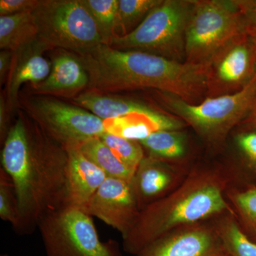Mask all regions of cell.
<instances>
[{
    "label": "cell",
    "mask_w": 256,
    "mask_h": 256,
    "mask_svg": "<svg viewBox=\"0 0 256 256\" xmlns=\"http://www.w3.org/2000/svg\"><path fill=\"white\" fill-rule=\"evenodd\" d=\"M88 86L101 90L152 88L190 104L206 98L205 68L146 52L98 45L80 54Z\"/></svg>",
    "instance_id": "7a4b0ae2"
},
{
    "label": "cell",
    "mask_w": 256,
    "mask_h": 256,
    "mask_svg": "<svg viewBox=\"0 0 256 256\" xmlns=\"http://www.w3.org/2000/svg\"><path fill=\"white\" fill-rule=\"evenodd\" d=\"M256 74V43L244 34L229 42L205 66L206 98L240 92Z\"/></svg>",
    "instance_id": "30bf717a"
},
{
    "label": "cell",
    "mask_w": 256,
    "mask_h": 256,
    "mask_svg": "<svg viewBox=\"0 0 256 256\" xmlns=\"http://www.w3.org/2000/svg\"><path fill=\"white\" fill-rule=\"evenodd\" d=\"M100 139L108 146L114 156L131 169L137 171L144 159V148L138 141L130 140L107 132Z\"/></svg>",
    "instance_id": "484cf974"
},
{
    "label": "cell",
    "mask_w": 256,
    "mask_h": 256,
    "mask_svg": "<svg viewBox=\"0 0 256 256\" xmlns=\"http://www.w3.org/2000/svg\"><path fill=\"white\" fill-rule=\"evenodd\" d=\"M137 256H230L217 232L198 226L170 233Z\"/></svg>",
    "instance_id": "7c38bea8"
},
{
    "label": "cell",
    "mask_w": 256,
    "mask_h": 256,
    "mask_svg": "<svg viewBox=\"0 0 256 256\" xmlns=\"http://www.w3.org/2000/svg\"><path fill=\"white\" fill-rule=\"evenodd\" d=\"M52 66L48 60L40 54L28 56L18 64L10 78L8 87V97L12 105L15 104L18 90L22 84L30 82L38 84L50 76Z\"/></svg>",
    "instance_id": "ffe728a7"
},
{
    "label": "cell",
    "mask_w": 256,
    "mask_h": 256,
    "mask_svg": "<svg viewBox=\"0 0 256 256\" xmlns=\"http://www.w3.org/2000/svg\"><path fill=\"white\" fill-rule=\"evenodd\" d=\"M88 159L102 170L108 178H120L132 182L136 171L118 159L100 138H94L78 146Z\"/></svg>",
    "instance_id": "d6986e66"
},
{
    "label": "cell",
    "mask_w": 256,
    "mask_h": 256,
    "mask_svg": "<svg viewBox=\"0 0 256 256\" xmlns=\"http://www.w3.org/2000/svg\"><path fill=\"white\" fill-rule=\"evenodd\" d=\"M2 165L18 198V234L33 233L47 216L70 206L68 153L35 121L18 118L10 128Z\"/></svg>",
    "instance_id": "6da1fadb"
},
{
    "label": "cell",
    "mask_w": 256,
    "mask_h": 256,
    "mask_svg": "<svg viewBox=\"0 0 256 256\" xmlns=\"http://www.w3.org/2000/svg\"><path fill=\"white\" fill-rule=\"evenodd\" d=\"M11 62V54L9 53V50H4L0 54V77H1V82H2V78H4L5 74L8 72V69Z\"/></svg>",
    "instance_id": "4dcf8cb0"
},
{
    "label": "cell",
    "mask_w": 256,
    "mask_h": 256,
    "mask_svg": "<svg viewBox=\"0 0 256 256\" xmlns=\"http://www.w3.org/2000/svg\"><path fill=\"white\" fill-rule=\"evenodd\" d=\"M246 33L236 0H194L185 36V63L205 68L222 48Z\"/></svg>",
    "instance_id": "8992f818"
},
{
    "label": "cell",
    "mask_w": 256,
    "mask_h": 256,
    "mask_svg": "<svg viewBox=\"0 0 256 256\" xmlns=\"http://www.w3.org/2000/svg\"><path fill=\"white\" fill-rule=\"evenodd\" d=\"M88 84V75L80 60L64 53L54 58L50 76L43 82L34 84L33 88L42 92H66Z\"/></svg>",
    "instance_id": "2e32d148"
},
{
    "label": "cell",
    "mask_w": 256,
    "mask_h": 256,
    "mask_svg": "<svg viewBox=\"0 0 256 256\" xmlns=\"http://www.w3.org/2000/svg\"><path fill=\"white\" fill-rule=\"evenodd\" d=\"M92 217L74 206L45 217L38 228L46 256H122L118 242L100 240Z\"/></svg>",
    "instance_id": "ba28073f"
},
{
    "label": "cell",
    "mask_w": 256,
    "mask_h": 256,
    "mask_svg": "<svg viewBox=\"0 0 256 256\" xmlns=\"http://www.w3.org/2000/svg\"><path fill=\"white\" fill-rule=\"evenodd\" d=\"M37 37L32 12L0 16V47L2 50H20Z\"/></svg>",
    "instance_id": "ac0fdd59"
},
{
    "label": "cell",
    "mask_w": 256,
    "mask_h": 256,
    "mask_svg": "<svg viewBox=\"0 0 256 256\" xmlns=\"http://www.w3.org/2000/svg\"><path fill=\"white\" fill-rule=\"evenodd\" d=\"M140 142L150 156L161 161L178 159L186 152L184 137L178 130L158 131Z\"/></svg>",
    "instance_id": "44dd1931"
},
{
    "label": "cell",
    "mask_w": 256,
    "mask_h": 256,
    "mask_svg": "<svg viewBox=\"0 0 256 256\" xmlns=\"http://www.w3.org/2000/svg\"><path fill=\"white\" fill-rule=\"evenodd\" d=\"M68 156V192L70 206L84 208L108 178L90 161L77 146H66Z\"/></svg>",
    "instance_id": "4fadbf2b"
},
{
    "label": "cell",
    "mask_w": 256,
    "mask_h": 256,
    "mask_svg": "<svg viewBox=\"0 0 256 256\" xmlns=\"http://www.w3.org/2000/svg\"><path fill=\"white\" fill-rule=\"evenodd\" d=\"M239 133L236 138L237 146L246 159L254 165H256V129Z\"/></svg>",
    "instance_id": "83f0119b"
},
{
    "label": "cell",
    "mask_w": 256,
    "mask_h": 256,
    "mask_svg": "<svg viewBox=\"0 0 256 256\" xmlns=\"http://www.w3.org/2000/svg\"><path fill=\"white\" fill-rule=\"evenodd\" d=\"M216 232L229 256H256V242L250 240L232 218L220 224Z\"/></svg>",
    "instance_id": "d4e9b609"
},
{
    "label": "cell",
    "mask_w": 256,
    "mask_h": 256,
    "mask_svg": "<svg viewBox=\"0 0 256 256\" xmlns=\"http://www.w3.org/2000/svg\"><path fill=\"white\" fill-rule=\"evenodd\" d=\"M95 20L104 44L116 36L119 0H82Z\"/></svg>",
    "instance_id": "603a6c76"
},
{
    "label": "cell",
    "mask_w": 256,
    "mask_h": 256,
    "mask_svg": "<svg viewBox=\"0 0 256 256\" xmlns=\"http://www.w3.org/2000/svg\"><path fill=\"white\" fill-rule=\"evenodd\" d=\"M32 14L37 38L48 46L80 55L104 44L95 20L82 0H44Z\"/></svg>",
    "instance_id": "52a82bcc"
},
{
    "label": "cell",
    "mask_w": 256,
    "mask_h": 256,
    "mask_svg": "<svg viewBox=\"0 0 256 256\" xmlns=\"http://www.w3.org/2000/svg\"><path fill=\"white\" fill-rule=\"evenodd\" d=\"M194 0H162L137 28L112 38L116 50L146 52L185 62V36Z\"/></svg>",
    "instance_id": "277c9868"
},
{
    "label": "cell",
    "mask_w": 256,
    "mask_h": 256,
    "mask_svg": "<svg viewBox=\"0 0 256 256\" xmlns=\"http://www.w3.org/2000/svg\"><path fill=\"white\" fill-rule=\"evenodd\" d=\"M244 18L246 32L256 43V0H236Z\"/></svg>",
    "instance_id": "f1b7e54d"
},
{
    "label": "cell",
    "mask_w": 256,
    "mask_h": 256,
    "mask_svg": "<svg viewBox=\"0 0 256 256\" xmlns=\"http://www.w3.org/2000/svg\"><path fill=\"white\" fill-rule=\"evenodd\" d=\"M0 217L11 224L15 230L18 228L20 217L16 192L11 178L2 168L0 172Z\"/></svg>",
    "instance_id": "4316f807"
},
{
    "label": "cell",
    "mask_w": 256,
    "mask_h": 256,
    "mask_svg": "<svg viewBox=\"0 0 256 256\" xmlns=\"http://www.w3.org/2000/svg\"><path fill=\"white\" fill-rule=\"evenodd\" d=\"M229 196L242 232L256 242V188L232 192Z\"/></svg>",
    "instance_id": "cb8c5ba5"
},
{
    "label": "cell",
    "mask_w": 256,
    "mask_h": 256,
    "mask_svg": "<svg viewBox=\"0 0 256 256\" xmlns=\"http://www.w3.org/2000/svg\"></svg>",
    "instance_id": "d6a6232c"
},
{
    "label": "cell",
    "mask_w": 256,
    "mask_h": 256,
    "mask_svg": "<svg viewBox=\"0 0 256 256\" xmlns=\"http://www.w3.org/2000/svg\"><path fill=\"white\" fill-rule=\"evenodd\" d=\"M42 1L38 0H1L0 14L10 15L22 12H33Z\"/></svg>",
    "instance_id": "f546056e"
},
{
    "label": "cell",
    "mask_w": 256,
    "mask_h": 256,
    "mask_svg": "<svg viewBox=\"0 0 256 256\" xmlns=\"http://www.w3.org/2000/svg\"><path fill=\"white\" fill-rule=\"evenodd\" d=\"M158 94L160 102L170 112L191 126L204 139L220 143L232 128L248 117L256 99V74L240 92L206 98L198 104H188L166 92Z\"/></svg>",
    "instance_id": "5b68a950"
},
{
    "label": "cell",
    "mask_w": 256,
    "mask_h": 256,
    "mask_svg": "<svg viewBox=\"0 0 256 256\" xmlns=\"http://www.w3.org/2000/svg\"><path fill=\"white\" fill-rule=\"evenodd\" d=\"M225 182L212 172L192 174L180 188L144 207L130 232L122 238L126 252L138 256L180 226L196 223L228 208Z\"/></svg>",
    "instance_id": "3957f363"
},
{
    "label": "cell",
    "mask_w": 256,
    "mask_h": 256,
    "mask_svg": "<svg viewBox=\"0 0 256 256\" xmlns=\"http://www.w3.org/2000/svg\"><path fill=\"white\" fill-rule=\"evenodd\" d=\"M74 101L104 120L136 112L149 114L156 118L166 114L142 102L102 95L94 92L82 94Z\"/></svg>",
    "instance_id": "e0dca14e"
},
{
    "label": "cell",
    "mask_w": 256,
    "mask_h": 256,
    "mask_svg": "<svg viewBox=\"0 0 256 256\" xmlns=\"http://www.w3.org/2000/svg\"><path fill=\"white\" fill-rule=\"evenodd\" d=\"M244 122L247 124L249 128L256 129V99L255 104H254V107H252L248 117L247 118Z\"/></svg>",
    "instance_id": "1f68e13d"
},
{
    "label": "cell",
    "mask_w": 256,
    "mask_h": 256,
    "mask_svg": "<svg viewBox=\"0 0 256 256\" xmlns=\"http://www.w3.org/2000/svg\"><path fill=\"white\" fill-rule=\"evenodd\" d=\"M33 109L35 122L64 148L78 146L106 132L104 120L62 101L40 98L34 101Z\"/></svg>",
    "instance_id": "9c48e42d"
},
{
    "label": "cell",
    "mask_w": 256,
    "mask_h": 256,
    "mask_svg": "<svg viewBox=\"0 0 256 256\" xmlns=\"http://www.w3.org/2000/svg\"><path fill=\"white\" fill-rule=\"evenodd\" d=\"M163 163L164 161L148 156L138 166L131 184L141 210L161 198L171 185L172 175Z\"/></svg>",
    "instance_id": "9a60e30c"
},
{
    "label": "cell",
    "mask_w": 256,
    "mask_h": 256,
    "mask_svg": "<svg viewBox=\"0 0 256 256\" xmlns=\"http://www.w3.org/2000/svg\"><path fill=\"white\" fill-rule=\"evenodd\" d=\"M82 210L118 230L122 238L130 232L141 212L132 184L112 178H106Z\"/></svg>",
    "instance_id": "8fae6325"
},
{
    "label": "cell",
    "mask_w": 256,
    "mask_h": 256,
    "mask_svg": "<svg viewBox=\"0 0 256 256\" xmlns=\"http://www.w3.org/2000/svg\"><path fill=\"white\" fill-rule=\"evenodd\" d=\"M104 122L106 132L138 142L158 131H176L185 126L182 120L171 114L156 118L138 112L105 120Z\"/></svg>",
    "instance_id": "5bb4252c"
},
{
    "label": "cell",
    "mask_w": 256,
    "mask_h": 256,
    "mask_svg": "<svg viewBox=\"0 0 256 256\" xmlns=\"http://www.w3.org/2000/svg\"><path fill=\"white\" fill-rule=\"evenodd\" d=\"M162 1V0H119L116 36H124L137 28Z\"/></svg>",
    "instance_id": "7402d4cb"
}]
</instances>
